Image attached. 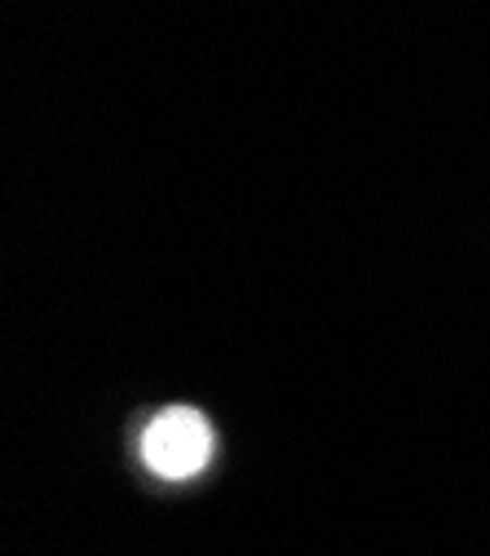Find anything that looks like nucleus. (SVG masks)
Wrapping results in <instances>:
<instances>
[{
    "instance_id": "obj_1",
    "label": "nucleus",
    "mask_w": 490,
    "mask_h": 556,
    "mask_svg": "<svg viewBox=\"0 0 490 556\" xmlns=\"http://www.w3.org/2000/svg\"><path fill=\"white\" fill-rule=\"evenodd\" d=\"M142 455H147L151 472H160L168 481H186V477L203 472V464L213 459V429H208L199 410L173 406L151 420V429L142 438Z\"/></svg>"
}]
</instances>
